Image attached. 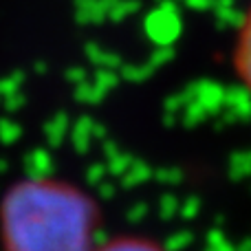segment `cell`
<instances>
[{"instance_id": "obj_3", "label": "cell", "mask_w": 251, "mask_h": 251, "mask_svg": "<svg viewBox=\"0 0 251 251\" xmlns=\"http://www.w3.org/2000/svg\"><path fill=\"white\" fill-rule=\"evenodd\" d=\"M93 251H165L161 245L152 243L146 238H134V236H124V238H113L108 243L100 245Z\"/></svg>"}, {"instance_id": "obj_1", "label": "cell", "mask_w": 251, "mask_h": 251, "mask_svg": "<svg viewBox=\"0 0 251 251\" xmlns=\"http://www.w3.org/2000/svg\"><path fill=\"white\" fill-rule=\"evenodd\" d=\"M97 207L57 178H25L0 201L4 251H93Z\"/></svg>"}, {"instance_id": "obj_2", "label": "cell", "mask_w": 251, "mask_h": 251, "mask_svg": "<svg viewBox=\"0 0 251 251\" xmlns=\"http://www.w3.org/2000/svg\"><path fill=\"white\" fill-rule=\"evenodd\" d=\"M231 62H234L236 77H238L240 84L251 93V4L247 9V13L243 16V20H240Z\"/></svg>"}]
</instances>
